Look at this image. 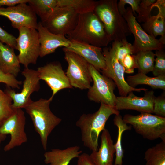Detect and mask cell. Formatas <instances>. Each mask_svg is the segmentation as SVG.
Returning <instances> with one entry per match:
<instances>
[{"instance_id":"1","label":"cell","mask_w":165,"mask_h":165,"mask_svg":"<svg viewBox=\"0 0 165 165\" xmlns=\"http://www.w3.org/2000/svg\"><path fill=\"white\" fill-rule=\"evenodd\" d=\"M119 114V111L115 107L101 103L99 108L95 112L82 114L76 125L80 130L81 139L85 147L92 152L97 151L99 137L105 128L107 121L111 115Z\"/></svg>"},{"instance_id":"2","label":"cell","mask_w":165,"mask_h":165,"mask_svg":"<svg viewBox=\"0 0 165 165\" xmlns=\"http://www.w3.org/2000/svg\"><path fill=\"white\" fill-rule=\"evenodd\" d=\"M70 40L101 48L111 42L103 24L94 11L79 14L74 29L67 35Z\"/></svg>"},{"instance_id":"3","label":"cell","mask_w":165,"mask_h":165,"mask_svg":"<svg viewBox=\"0 0 165 165\" xmlns=\"http://www.w3.org/2000/svg\"><path fill=\"white\" fill-rule=\"evenodd\" d=\"M52 100L40 98L36 101L30 100L24 108L32 121L36 132L39 134L43 149L47 148L48 137L62 119L55 115L50 107Z\"/></svg>"},{"instance_id":"4","label":"cell","mask_w":165,"mask_h":165,"mask_svg":"<svg viewBox=\"0 0 165 165\" xmlns=\"http://www.w3.org/2000/svg\"><path fill=\"white\" fill-rule=\"evenodd\" d=\"M94 12L103 24L111 41L126 39L131 33L119 12L117 0L96 1Z\"/></svg>"},{"instance_id":"5","label":"cell","mask_w":165,"mask_h":165,"mask_svg":"<svg viewBox=\"0 0 165 165\" xmlns=\"http://www.w3.org/2000/svg\"><path fill=\"white\" fill-rule=\"evenodd\" d=\"M123 119L144 138L150 140L160 138L165 141V117L141 112L137 115L126 114Z\"/></svg>"},{"instance_id":"6","label":"cell","mask_w":165,"mask_h":165,"mask_svg":"<svg viewBox=\"0 0 165 165\" xmlns=\"http://www.w3.org/2000/svg\"><path fill=\"white\" fill-rule=\"evenodd\" d=\"M19 35L16 38L17 56L20 64L25 68L30 64H36L40 55V43L37 30L35 28L22 27L18 29Z\"/></svg>"},{"instance_id":"7","label":"cell","mask_w":165,"mask_h":165,"mask_svg":"<svg viewBox=\"0 0 165 165\" xmlns=\"http://www.w3.org/2000/svg\"><path fill=\"white\" fill-rule=\"evenodd\" d=\"M63 50L68 63L65 74L70 85L82 90L88 89L93 81L89 69L90 64L76 53L63 48Z\"/></svg>"},{"instance_id":"8","label":"cell","mask_w":165,"mask_h":165,"mask_svg":"<svg viewBox=\"0 0 165 165\" xmlns=\"http://www.w3.org/2000/svg\"><path fill=\"white\" fill-rule=\"evenodd\" d=\"M89 69L93 84L88 89L87 97L89 100L115 107L116 96L114 91L116 86L111 79L101 74L93 66Z\"/></svg>"},{"instance_id":"9","label":"cell","mask_w":165,"mask_h":165,"mask_svg":"<svg viewBox=\"0 0 165 165\" xmlns=\"http://www.w3.org/2000/svg\"><path fill=\"white\" fill-rule=\"evenodd\" d=\"M122 16L134 37L133 46L135 54L140 51H156L163 49L165 44V38L161 37L159 39H156L147 33L137 21L131 7L126 9Z\"/></svg>"},{"instance_id":"10","label":"cell","mask_w":165,"mask_h":165,"mask_svg":"<svg viewBox=\"0 0 165 165\" xmlns=\"http://www.w3.org/2000/svg\"><path fill=\"white\" fill-rule=\"evenodd\" d=\"M79 16L71 8L57 6L41 22L51 33L65 36L75 28Z\"/></svg>"},{"instance_id":"11","label":"cell","mask_w":165,"mask_h":165,"mask_svg":"<svg viewBox=\"0 0 165 165\" xmlns=\"http://www.w3.org/2000/svg\"><path fill=\"white\" fill-rule=\"evenodd\" d=\"M105 63V67L101 72L102 75L111 79L115 83L119 95L126 96L131 91L145 92L148 89L144 88H133L127 83L124 78V71L122 65L116 57L110 47L102 49Z\"/></svg>"},{"instance_id":"12","label":"cell","mask_w":165,"mask_h":165,"mask_svg":"<svg viewBox=\"0 0 165 165\" xmlns=\"http://www.w3.org/2000/svg\"><path fill=\"white\" fill-rule=\"evenodd\" d=\"M26 117L22 108H14L12 114L0 126L1 133L10 134L9 142L4 147L5 152L9 151L27 141L24 128Z\"/></svg>"},{"instance_id":"13","label":"cell","mask_w":165,"mask_h":165,"mask_svg":"<svg viewBox=\"0 0 165 165\" xmlns=\"http://www.w3.org/2000/svg\"><path fill=\"white\" fill-rule=\"evenodd\" d=\"M21 74L25 79L20 92L16 93L13 89L8 87L4 91L12 99L14 108H24L31 99V94L38 91L40 88V80L37 70L24 68Z\"/></svg>"},{"instance_id":"14","label":"cell","mask_w":165,"mask_h":165,"mask_svg":"<svg viewBox=\"0 0 165 165\" xmlns=\"http://www.w3.org/2000/svg\"><path fill=\"white\" fill-rule=\"evenodd\" d=\"M37 71L40 80L44 81L52 90V95L50 98L52 100L60 90L72 88L59 62L49 63L38 68Z\"/></svg>"},{"instance_id":"15","label":"cell","mask_w":165,"mask_h":165,"mask_svg":"<svg viewBox=\"0 0 165 165\" xmlns=\"http://www.w3.org/2000/svg\"><path fill=\"white\" fill-rule=\"evenodd\" d=\"M0 16L8 18L15 28L18 29L22 27L37 28V15L31 7L26 3H20L6 8L0 7Z\"/></svg>"},{"instance_id":"16","label":"cell","mask_w":165,"mask_h":165,"mask_svg":"<svg viewBox=\"0 0 165 165\" xmlns=\"http://www.w3.org/2000/svg\"><path fill=\"white\" fill-rule=\"evenodd\" d=\"M155 97L154 92L152 90L145 91L142 97L136 96L133 91H131L126 96L116 97L115 108L119 111L133 110L141 112L152 113Z\"/></svg>"},{"instance_id":"17","label":"cell","mask_w":165,"mask_h":165,"mask_svg":"<svg viewBox=\"0 0 165 165\" xmlns=\"http://www.w3.org/2000/svg\"><path fill=\"white\" fill-rule=\"evenodd\" d=\"M70 41L69 46L63 48L78 54L99 72L105 68V63L101 48L74 40Z\"/></svg>"},{"instance_id":"18","label":"cell","mask_w":165,"mask_h":165,"mask_svg":"<svg viewBox=\"0 0 165 165\" xmlns=\"http://www.w3.org/2000/svg\"><path fill=\"white\" fill-rule=\"evenodd\" d=\"M37 30L40 43L39 57H42L55 52L59 47H68L71 41L65 36L55 34L49 31L42 25L38 23Z\"/></svg>"},{"instance_id":"19","label":"cell","mask_w":165,"mask_h":165,"mask_svg":"<svg viewBox=\"0 0 165 165\" xmlns=\"http://www.w3.org/2000/svg\"><path fill=\"white\" fill-rule=\"evenodd\" d=\"M101 144L96 151L90 155L94 165H113L116 151L114 144L110 133L107 129L102 131L101 136Z\"/></svg>"},{"instance_id":"20","label":"cell","mask_w":165,"mask_h":165,"mask_svg":"<svg viewBox=\"0 0 165 165\" xmlns=\"http://www.w3.org/2000/svg\"><path fill=\"white\" fill-rule=\"evenodd\" d=\"M82 152L77 145L63 149H52L44 153V162L49 165H69L72 160L77 158Z\"/></svg>"},{"instance_id":"21","label":"cell","mask_w":165,"mask_h":165,"mask_svg":"<svg viewBox=\"0 0 165 165\" xmlns=\"http://www.w3.org/2000/svg\"><path fill=\"white\" fill-rule=\"evenodd\" d=\"M0 69L16 77L20 71V63L14 49L0 42Z\"/></svg>"},{"instance_id":"22","label":"cell","mask_w":165,"mask_h":165,"mask_svg":"<svg viewBox=\"0 0 165 165\" xmlns=\"http://www.w3.org/2000/svg\"><path fill=\"white\" fill-rule=\"evenodd\" d=\"M126 80L128 84L133 88L139 85H146L153 89L165 90V75L151 77L138 72L135 75L128 76Z\"/></svg>"},{"instance_id":"23","label":"cell","mask_w":165,"mask_h":165,"mask_svg":"<svg viewBox=\"0 0 165 165\" xmlns=\"http://www.w3.org/2000/svg\"><path fill=\"white\" fill-rule=\"evenodd\" d=\"M165 12H160L155 16H150L145 21L143 27L149 35L155 37L158 36L165 38Z\"/></svg>"},{"instance_id":"24","label":"cell","mask_w":165,"mask_h":165,"mask_svg":"<svg viewBox=\"0 0 165 165\" xmlns=\"http://www.w3.org/2000/svg\"><path fill=\"white\" fill-rule=\"evenodd\" d=\"M114 124L118 128V137L114 144L116 151V158L114 165H122L123 151L122 145V138L123 133L131 129V126H128L123 120L120 114L115 115L113 119Z\"/></svg>"},{"instance_id":"25","label":"cell","mask_w":165,"mask_h":165,"mask_svg":"<svg viewBox=\"0 0 165 165\" xmlns=\"http://www.w3.org/2000/svg\"><path fill=\"white\" fill-rule=\"evenodd\" d=\"M145 165H165V141L148 148L145 153Z\"/></svg>"},{"instance_id":"26","label":"cell","mask_w":165,"mask_h":165,"mask_svg":"<svg viewBox=\"0 0 165 165\" xmlns=\"http://www.w3.org/2000/svg\"><path fill=\"white\" fill-rule=\"evenodd\" d=\"M96 1L93 0H58V6L73 10L79 14L94 11Z\"/></svg>"},{"instance_id":"27","label":"cell","mask_w":165,"mask_h":165,"mask_svg":"<svg viewBox=\"0 0 165 165\" xmlns=\"http://www.w3.org/2000/svg\"><path fill=\"white\" fill-rule=\"evenodd\" d=\"M41 21L58 6V0H28V3Z\"/></svg>"},{"instance_id":"28","label":"cell","mask_w":165,"mask_h":165,"mask_svg":"<svg viewBox=\"0 0 165 165\" xmlns=\"http://www.w3.org/2000/svg\"><path fill=\"white\" fill-rule=\"evenodd\" d=\"M135 55L138 66V72L146 74L152 71L155 57L153 52L140 51Z\"/></svg>"},{"instance_id":"29","label":"cell","mask_w":165,"mask_h":165,"mask_svg":"<svg viewBox=\"0 0 165 165\" xmlns=\"http://www.w3.org/2000/svg\"><path fill=\"white\" fill-rule=\"evenodd\" d=\"M110 48L120 64L127 54H135L133 45L126 39L113 41Z\"/></svg>"},{"instance_id":"30","label":"cell","mask_w":165,"mask_h":165,"mask_svg":"<svg viewBox=\"0 0 165 165\" xmlns=\"http://www.w3.org/2000/svg\"><path fill=\"white\" fill-rule=\"evenodd\" d=\"M11 97L0 88V126L14 112Z\"/></svg>"},{"instance_id":"31","label":"cell","mask_w":165,"mask_h":165,"mask_svg":"<svg viewBox=\"0 0 165 165\" xmlns=\"http://www.w3.org/2000/svg\"><path fill=\"white\" fill-rule=\"evenodd\" d=\"M154 64L152 71L155 77L165 75V53L163 50H157L156 51Z\"/></svg>"},{"instance_id":"32","label":"cell","mask_w":165,"mask_h":165,"mask_svg":"<svg viewBox=\"0 0 165 165\" xmlns=\"http://www.w3.org/2000/svg\"><path fill=\"white\" fill-rule=\"evenodd\" d=\"M0 83L5 84L6 86L12 89H20L22 84L21 81L18 80L13 75L6 73L0 69Z\"/></svg>"},{"instance_id":"33","label":"cell","mask_w":165,"mask_h":165,"mask_svg":"<svg viewBox=\"0 0 165 165\" xmlns=\"http://www.w3.org/2000/svg\"><path fill=\"white\" fill-rule=\"evenodd\" d=\"M120 64L124 68V72L127 74L133 73L134 69L138 68L135 54H127L124 57Z\"/></svg>"},{"instance_id":"34","label":"cell","mask_w":165,"mask_h":165,"mask_svg":"<svg viewBox=\"0 0 165 165\" xmlns=\"http://www.w3.org/2000/svg\"><path fill=\"white\" fill-rule=\"evenodd\" d=\"M153 113L155 115L165 117V94L155 97L153 101Z\"/></svg>"},{"instance_id":"35","label":"cell","mask_w":165,"mask_h":165,"mask_svg":"<svg viewBox=\"0 0 165 165\" xmlns=\"http://www.w3.org/2000/svg\"><path fill=\"white\" fill-rule=\"evenodd\" d=\"M140 1L141 0H120L117 3L118 8L119 12L122 16L126 9L124 7L125 5L126 4H128L130 5L133 12L135 13L136 11L139 15L140 13L139 6Z\"/></svg>"},{"instance_id":"36","label":"cell","mask_w":165,"mask_h":165,"mask_svg":"<svg viewBox=\"0 0 165 165\" xmlns=\"http://www.w3.org/2000/svg\"><path fill=\"white\" fill-rule=\"evenodd\" d=\"M0 42L14 49H17L16 38L3 29L0 26Z\"/></svg>"},{"instance_id":"37","label":"cell","mask_w":165,"mask_h":165,"mask_svg":"<svg viewBox=\"0 0 165 165\" xmlns=\"http://www.w3.org/2000/svg\"><path fill=\"white\" fill-rule=\"evenodd\" d=\"M77 159L76 165H94L87 153H82Z\"/></svg>"},{"instance_id":"38","label":"cell","mask_w":165,"mask_h":165,"mask_svg":"<svg viewBox=\"0 0 165 165\" xmlns=\"http://www.w3.org/2000/svg\"><path fill=\"white\" fill-rule=\"evenodd\" d=\"M28 2V0H0V7L3 6L12 7L20 3H27Z\"/></svg>"},{"instance_id":"39","label":"cell","mask_w":165,"mask_h":165,"mask_svg":"<svg viewBox=\"0 0 165 165\" xmlns=\"http://www.w3.org/2000/svg\"><path fill=\"white\" fill-rule=\"evenodd\" d=\"M7 135L2 134L0 132V146L2 142L6 138Z\"/></svg>"}]
</instances>
